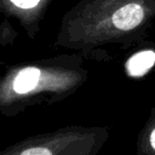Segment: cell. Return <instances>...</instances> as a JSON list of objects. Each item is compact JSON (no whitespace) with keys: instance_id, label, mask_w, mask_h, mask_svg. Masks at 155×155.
Here are the masks:
<instances>
[{"instance_id":"cell-1","label":"cell","mask_w":155,"mask_h":155,"mask_svg":"<svg viewBox=\"0 0 155 155\" xmlns=\"http://www.w3.org/2000/svg\"><path fill=\"white\" fill-rule=\"evenodd\" d=\"M144 16V11L138 4H127L113 15V24L120 30H131L137 27Z\"/></svg>"},{"instance_id":"cell-2","label":"cell","mask_w":155,"mask_h":155,"mask_svg":"<svg viewBox=\"0 0 155 155\" xmlns=\"http://www.w3.org/2000/svg\"><path fill=\"white\" fill-rule=\"evenodd\" d=\"M155 63V53L153 51H142L133 54L127 62L128 74L132 76L144 75Z\"/></svg>"},{"instance_id":"cell-3","label":"cell","mask_w":155,"mask_h":155,"mask_svg":"<svg viewBox=\"0 0 155 155\" xmlns=\"http://www.w3.org/2000/svg\"><path fill=\"white\" fill-rule=\"evenodd\" d=\"M40 71L36 68H25L18 73L13 81V88L18 93H25L31 91L39 81Z\"/></svg>"},{"instance_id":"cell-4","label":"cell","mask_w":155,"mask_h":155,"mask_svg":"<svg viewBox=\"0 0 155 155\" xmlns=\"http://www.w3.org/2000/svg\"><path fill=\"white\" fill-rule=\"evenodd\" d=\"M21 155H52V153L44 147H38V148H30L21 153Z\"/></svg>"},{"instance_id":"cell-5","label":"cell","mask_w":155,"mask_h":155,"mask_svg":"<svg viewBox=\"0 0 155 155\" xmlns=\"http://www.w3.org/2000/svg\"><path fill=\"white\" fill-rule=\"evenodd\" d=\"M15 5L19 6V7H23V8H29V7H33L35 6L39 0H11Z\"/></svg>"},{"instance_id":"cell-6","label":"cell","mask_w":155,"mask_h":155,"mask_svg":"<svg viewBox=\"0 0 155 155\" xmlns=\"http://www.w3.org/2000/svg\"><path fill=\"white\" fill-rule=\"evenodd\" d=\"M150 144H151L153 149L155 150V128L153 130V132H151V134H150Z\"/></svg>"}]
</instances>
